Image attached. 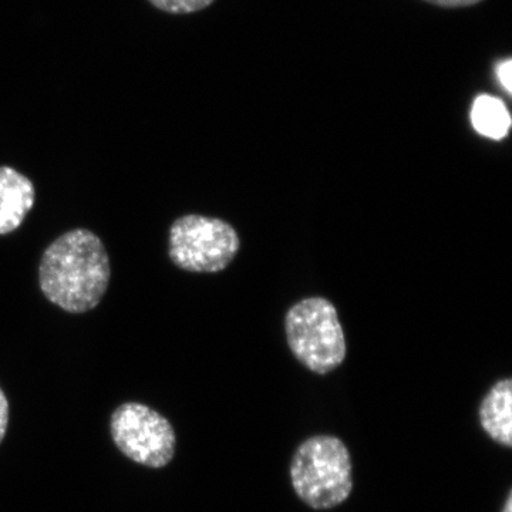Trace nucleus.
Returning <instances> with one entry per match:
<instances>
[{
  "label": "nucleus",
  "instance_id": "6e6552de",
  "mask_svg": "<svg viewBox=\"0 0 512 512\" xmlns=\"http://www.w3.org/2000/svg\"><path fill=\"white\" fill-rule=\"evenodd\" d=\"M471 123L481 136L503 140L511 127V116L504 101L488 94H481L471 107Z\"/></svg>",
  "mask_w": 512,
  "mask_h": 512
},
{
  "label": "nucleus",
  "instance_id": "39448f33",
  "mask_svg": "<svg viewBox=\"0 0 512 512\" xmlns=\"http://www.w3.org/2000/svg\"><path fill=\"white\" fill-rule=\"evenodd\" d=\"M116 447L138 466L164 468L174 460L177 436L170 420L143 403L127 402L110 417Z\"/></svg>",
  "mask_w": 512,
  "mask_h": 512
},
{
  "label": "nucleus",
  "instance_id": "423d86ee",
  "mask_svg": "<svg viewBox=\"0 0 512 512\" xmlns=\"http://www.w3.org/2000/svg\"><path fill=\"white\" fill-rule=\"evenodd\" d=\"M36 201L32 180L15 168L0 167V235H8L26 220Z\"/></svg>",
  "mask_w": 512,
  "mask_h": 512
},
{
  "label": "nucleus",
  "instance_id": "f8f14e48",
  "mask_svg": "<svg viewBox=\"0 0 512 512\" xmlns=\"http://www.w3.org/2000/svg\"><path fill=\"white\" fill-rule=\"evenodd\" d=\"M511 59L505 60L504 63H501V66L498 67V79H500L501 84H503L504 89L507 90V93H511Z\"/></svg>",
  "mask_w": 512,
  "mask_h": 512
},
{
  "label": "nucleus",
  "instance_id": "f257e3e1",
  "mask_svg": "<svg viewBox=\"0 0 512 512\" xmlns=\"http://www.w3.org/2000/svg\"><path fill=\"white\" fill-rule=\"evenodd\" d=\"M110 278L109 254L90 229L64 232L40 259V291L64 312L79 315L93 311L103 301Z\"/></svg>",
  "mask_w": 512,
  "mask_h": 512
},
{
  "label": "nucleus",
  "instance_id": "9d476101",
  "mask_svg": "<svg viewBox=\"0 0 512 512\" xmlns=\"http://www.w3.org/2000/svg\"><path fill=\"white\" fill-rule=\"evenodd\" d=\"M421 2L443 9H466L480 5L484 0H421Z\"/></svg>",
  "mask_w": 512,
  "mask_h": 512
},
{
  "label": "nucleus",
  "instance_id": "20e7f679",
  "mask_svg": "<svg viewBox=\"0 0 512 512\" xmlns=\"http://www.w3.org/2000/svg\"><path fill=\"white\" fill-rule=\"evenodd\" d=\"M241 248L238 232L227 221L188 214L173 222L168 256L177 268L192 274H217L227 269Z\"/></svg>",
  "mask_w": 512,
  "mask_h": 512
},
{
  "label": "nucleus",
  "instance_id": "ddd939ff",
  "mask_svg": "<svg viewBox=\"0 0 512 512\" xmlns=\"http://www.w3.org/2000/svg\"><path fill=\"white\" fill-rule=\"evenodd\" d=\"M503 512H512V493H508L507 500H505Z\"/></svg>",
  "mask_w": 512,
  "mask_h": 512
},
{
  "label": "nucleus",
  "instance_id": "1a4fd4ad",
  "mask_svg": "<svg viewBox=\"0 0 512 512\" xmlns=\"http://www.w3.org/2000/svg\"><path fill=\"white\" fill-rule=\"evenodd\" d=\"M154 9L168 15H192L211 8L217 0H147Z\"/></svg>",
  "mask_w": 512,
  "mask_h": 512
},
{
  "label": "nucleus",
  "instance_id": "f03ea898",
  "mask_svg": "<svg viewBox=\"0 0 512 512\" xmlns=\"http://www.w3.org/2000/svg\"><path fill=\"white\" fill-rule=\"evenodd\" d=\"M289 476L295 494L312 510L339 507L353 491L349 448L330 434L309 437L293 453Z\"/></svg>",
  "mask_w": 512,
  "mask_h": 512
},
{
  "label": "nucleus",
  "instance_id": "9b49d317",
  "mask_svg": "<svg viewBox=\"0 0 512 512\" xmlns=\"http://www.w3.org/2000/svg\"><path fill=\"white\" fill-rule=\"evenodd\" d=\"M9 402L2 387H0V444L5 440L9 427Z\"/></svg>",
  "mask_w": 512,
  "mask_h": 512
},
{
  "label": "nucleus",
  "instance_id": "7ed1b4c3",
  "mask_svg": "<svg viewBox=\"0 0 512 512\" xmlns=\"http://www.w3.org/2000/svg\"><path fill=\"white\" fill-rule=\"evenodd\" d=\"M292 355L316 375H328L346 359L345 332L335 305L322 296L302 299L285 316Z\"/></svg>",
  "mask_w": 512,
  "mask_h": 512
},
{
  "label": "nucleus",
  "instance_id": "0eeeda50",
  "mask_svg": "<svg viewBox=\"0 0 512 512\" xmlns=\"http://www.w3.org/2000/svg\"><path fill=\"white\" fill-rule=\"evenodd\" d=\"M481 429L494 443L512 447V380H498L481 400L478 409Z\"/></svg>",
  "mask_w": 512,
  "mask_h": 512
}]
</instances>
